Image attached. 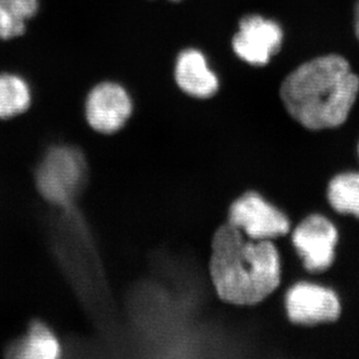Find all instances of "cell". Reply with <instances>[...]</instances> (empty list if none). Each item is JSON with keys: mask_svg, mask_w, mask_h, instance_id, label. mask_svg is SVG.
<instances>
[{"mask_svg": "<svg viewBox=\"0 0 359 359\" xmlns=\"http://www.w3.org/2000/svg\"><path fill=\"white\" fill-rule=\"evenodd\" d=\"M208 272L221 302L255 306L264 302L281 283V259L272 240H252L229 222L214 231Z\"/></svg>", "mask_w": 359, "mask_h": 359, "instance_id": "cell-1", "label": "cell"}, {"mask_svg": "<svg viewBox=\"0 0 359 359\" xmlns=\"http://www.w3.org/2000/svg\"><path fill=\"white\" fill-rule=\"evenodd\" d=\"M358 93V76L339 55L306 62L280 86L281 102L288 114L313 132L342 126L349 118Z\"/></svg>", "mask_w": 359, "mask_h": 359, "instance_id": "cell-2", "label": "cell"}, {"mask_svg": "<svg viewBox=\"0 0 359 359\" xmlns=\"http://www.w3.org/2000/svg\"><path fill=\"white\" fill-rule=\"evenodd\" d=\"M34 180L39 194L49 206L79 213L77 203L88 183L84 154L70 144L51 147L39 163Z\"/></svg>", "mask_w": 359, "mask_h": 359, "instance_id": "cell-3", "label": "cell"}, {"mask_svg": "<svg viewBox=\"0 0 359 359\" xmlns=\"http://www.w3.org/2000/svg\"><path fill=\"white\" fill-rule=\"evenodd\" d=\"M227 222L252 240H273L291 231V220L256 191H248L231 203Z\"/></svg>", "mask_w": 359, "mask_h": 359, "instance_id": "cell-4", "label": "cell"}, {"mask_svg": "<svg viewBox=\"0 0 359 359\" xmlns=\"http://www.w3.org/2000/svg\"><path fill=\"white\" fill-rule=\"evenodd\" d=\"M339 231L322 214H309L292 231V244L306 270L325 272L335 261Z\"/></svg>", "mask_w": 359, "mask_h": 359, "instance_id": "cell-5", "label": "cell"}, {"mask_svg": "<svg viewBox=\"0 0 359 359\" xmlns=\"http://www.w3.org/2000/svg\"><path fill=\"white\" fill-rule=\"evenodd\" d=\"M134 104L121 85L104 81L88 92L84 102V118L93 132L112 135L132 119Z\"/></svg>", "mask_w": 359, "mask_h": 359, "instance_id": "cell-6", "label": "cell"}, {"mask_svg": "<svg viewBox=\"0 0 359 359\" xmlns=\"http://www.w3.org/2000/svg\"><path fill=\"white\" fill-rule=\"evenodd\" d=\"M285 309L293 325H316L339 319L342 304L332 288L300 281L292 285L285 295Z\"/></svg>", "mask_w": 359, "mask_h": 359, "instance_id": "cell-7", "label": "cell"}, {"mask_svg": "<svg viewBox=\"0 0 359 359\" xmlns=\"http://www.w3.org/2000/svg\"><path fill=\"white\" fill-rule=\"evenodd\" d=\"M284 33L276 21L262 15H247L241 20L233 38V49L242 61L255 67L268 65L278 54Z\"/></svg>", "mask_w": 359, "mask_h": 359, "instance_id": "cell-8", "label": "cell"}, {"mask_svg": "<svg viewBox=\"0 0 359 359\" xmlns=\"http://www.w3.org/2000/svg\"><path fill=\"white\" fill-rule=\"evenodd\" d=\"M175 79L180 90L198 99L212 98L219 91V79L207 65L205 55L197 49H187L177 57Z\"/></svg>", "mask_w": 359, "mask_h": 359, "instance_id": "cell-9", "label": "cell"}, {"mask_svg": "<svg viewBox=\"0 0 359 359\" xmlns=\"http://www.w3.org/2000/svg\"><path fill=\"white\" fill-rule=\"evenodd\" d=\"M63 344L50 325L34 320L27 330L8 348L7 359L63 358Z\"/></svg>", "mask_w": 359, "mask_h": 359, "instance_id": "cell-10", "label": "cell"}, {"mask_svg": "<svg viewBox=\"0 0 359 359\" xmlns=\"http://www.w3.org/2000/svg\"><path fill=\"white\" fill-rule=\"evenodd\" d=\"M33 102L27 81L17 75H0V120L7 121L24 116Z\"/></svg>", "mask_w": 359, "mask_h": 359, "instance_id": "cell-11", "label": "cell"}, {"mask_svg": "<svg viewBox=\"0 0 359 359\" xmlns=\"http://www.w3.org/2000/svg\"><path fill=\"white\" fill-rule=\"evenodd\" d=\"M325 196L335 212L359 219V172L339 173L332 177Z\"/></svg>", "mask_w": 359, "mask_h": 359, "instance_id": "cell-12", "label": "cell"}, {"mask_svg": "<svg viewBox=\"0 0 359 359\" xmlns=\"http://www.w3.org/2000/svg\"><path fill=\"white\" fill-rule=\"evenodd\" d=\"M26 21L0 6V39L10 40L24 34Z\"/></svg>", "mask_w": 359, "mask_h": 359, "instance_id": "cell-13", "label": "cell"}, {"mask_svg": "<svg viewBox=\"0 0 359 359\" xmlns=\"http://www.w3.org/2000/svg\"><path fill=\"white\" fill-rule=\"evenodd\" d=\"M0 6L10 11L22 20L27 21L38 12V0H0Z\"/></svg>", "mask_w": 359, "mask_h": 359, "instance_id": "cell-14", "label": "cell"}, {"mask_svg": "<svg viewBox=\"0 0 359 359\" xmlns=\"http://www.w3.org/2000/svg\"><path fill=\"white\" fill-rule=\"evenodd\" d=\"M355 33L359 40V0L357 1L356 8H355Z\"/></svg>", "mask_w": 359, "mask_h": 359, "instance_id": "cell-15", "label": "cell"}, {"mask_svg": "<svg viewBox=\"0 0 359 359\" xmlns=\"http://www.w3.org/2000/svg\"><path fill=\"white\" fill-rule=\"evenodd\" d=\"M172 1H180V0H172Z\"/></svg>", "mask_w": 359, "mask_h": 359, "instance_id": "cell-16", "label": "cell"}, {"mask_svg": "<svg viewBox=\"0 0 359 359\" xmlns=\"http://www.w3.org/2000/svg\"><path fill=\"white\" fill-rule=\"evenodd\" d=\"M358 155H359V143H358Z\"/></svg>", "mask_w": 359, "mask_h": 359, "instance_id": "cell-17", "label": "cell"}]
</instances>
